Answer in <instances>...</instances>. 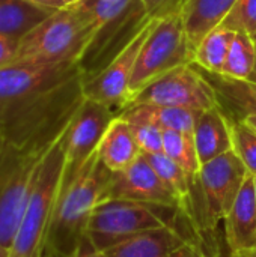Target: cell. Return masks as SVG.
Masks as SVG:
<instances>
[{
	"mask_svg": "<svg viewBox=\"0 0 256 257\" xmlns=\"http://www.w3.org/2000/svg\"><path fill=\"white\" fill-rule=\"evenodd\" d=\"M112 173L97 151L71 185L59 193L48 230L47 257H72L80 239L86 235L95 206L103 200Z\"/></svg>",
	"mask_w": 256,
	"mask_h": 257,
	"instance_id": "6da1fadb",
	"label": "cell"
},
{
	"mask_svg": "<svg viewBox=\"0 0 256 257\" xmlns=\"http://www.w3.org/2000/svg\"><path fill=\"white\" fill-rule=\"evenodd\" d=\"M95 33L91 14L78 3L59 9L18 42L15 62L78 63ZM14 62V63H15Z\"/></svg>",
	"mask_w": 256,
	"mask_h": 257,
	"instance_id": "7a4b0ae2",
	"label": "cell"
},
{
	"mask_svg": "<svg viewBox=\"0 0 256 257\" xmlns=\"http://www.w3.org/2000/svg\"><path fill=\"white\" fill-rule=\"evenodd\" d=\"M94 23L95 33L78 60L83 80L106 68L149 23L142 0H80Z\"/></svg>",
	"mask_w": 256,
	"mask_h": 257,
	"instance_id": "3957f363",
	"label": "cell"
},
{
	"mask_svg": "<svg viewBox=\"0 0 256 257\" xmlns=\"http://www.w3.org/2000/svg\"><path fill=\"white\" fill-rule=\"evenodd\" d=\"M66 133L68 130L39 163L32 196L9 247L8 257H47L50 223L65 170Z\"/></svg>",
	"mask_w": 256,
	"mask_h": 257,
	"instance_id": "277c9868",
	"label": "cell"
},
{
	"mask_svg": "<svg viewBox=\"0 0 256 257\" xmlns=\"http://www.w3.org/2000/svg\"><path fill=\"white\" fill-rule=\"evenodd\" d=\"M178 208L122 199L101 200L88 223L86 236L100 251L137 233L175 224Z\"/></svg>",
	"mask_w": 256,
	"mask_h": 257,
	"instance_id": "5b68a950",
	"label": "cell"
},
{
	"mask_svg": "<svg viewBox=\"0 0 256 257\" xmlns=\"http://www.w3.org/2000/svg\"><path fill=\"white\" fill-rule=\"evenodd\" d=\"M187 63H193V50L183 12L158 20L139 51L130 81V102L151 83Z\"/></svg>",
	"mask_w": 256,
	"mask_h": 257,
	"instance_id": "8992f818",
	"label": "cell"
},
{
	"mask_svg": "<svg viewBox=\"0 0 256 257\" xmlns=\"http://www.w3.org/2000/svg\"><path fill=\"white\" fill-rule=\"evenodd\" d=\"M42 158L0 139V244L8 248L32 196Z\"/></svg>",
	"mask_w": 256,
	"mask_h": 257,
	"instance_id": "52a82bcc",
	"label": "cell"
},
{
	"mask_svg": "<svg viewBox=\"0 0 256 257\" xmlns=\"http://www.w3.org/2000/svg\"><path fill=\"white\" fill-rule=\"evenodd\" d=\"M130 104H151L190 110L219 107V96L205 74L195 65H183L140 90Z\"/></svg>",
	"mask_w": 256,
	"mask_h": 257,
	"instance_id": "ba28073f",
	"label": "cell"
},
{
	"mask_svg": "<svg viewBox=\"0 0 256 257\" xmlns=\"http://www.w3.org/2000/svg\"><path fill=\"white\" fill-rule=\"evenodd\" d=\"M247 176L246 166L234 151L202 164L195 181L202 193L204 227H214L220 220H225Z\"/></svg>",
	"mask_w": 256,
	"mask_h": 257,
	"instance_id": "9c48e42d",
	"label": "cell"
},
{
	"mask_svg": "<svg viewBox=\"0 0 256 257\" xmlns=\"http://www.w3.org/2000/svg\"><path fill=\"white\" fill-rule=\"evenodd\" d=\"M115 116L116 113L110 107L89 98L83 99L66 133L65 170L59 193L71 185L88 160L98 151Z\"/></svg>",
	"mask_w": 256,
	"mask_h": 257,
	"instance_id": "30bf717a",
	"label": "cell"
},
{
	"mask_svg": "<svg viewBox=\"0 0 256 257\" xmlns=\"http://www.w3.org/2000/svg\"><path fill=\"white\" fill-rule=\"evenodd\" d=\"M157 21L158 20H149V23L106 68H103L94 77L83 80L84 98L110 107L116 114L130 104V81L133 77L134 65L145 39Z\"/></svg>",
	"mask_w": 256,
	"mask_h": 257,
	"instance_id": "8fae6325",
	"label": "cell"
},
{
	"mask_svg": "<svg viewBox=\"0 0 256 257\" xmlns=\"http://www.w3.org/2000/svg\"><path fill=\"white\" fill-rule=\"evenodd\" d=\"M78 72V63H11L0 69V110L23 98L54 89Z\"/></svg>",
	"mask_w": 256,
	"mask_h": 257,
	"instance_id": "7c38bea8",
	"label": "cell"
},
{
	"mask_svg": "<svg viewBox=\"0 0 256 257\" xmlns=\"http://www.w3.org/2000/svg\"><path fill=\"white\" fill-rule=\"evenodd\" d=\"M104 199L157 203L174 206L181 211L178 200L160 179L143 154H140V157L125 170L112 173L103 194V200Z\"/></svg>",
	"mask_w": 256,
	"mask_h": 257,
	"instance_id": "4fadbf2b",
	"label": "cell"
},
{
	"mask_svg": "<svg viewBox=\"0 0 256 257\" xmlns=\"http://www.w3.org/2000/svg\"><path fill=\"white\" fill-rule=\"evenodd\" d=\"M225 233L231 254L256 250L255 181L250 173L225 217Z\"/></svg>",
	"mask_w": 256,
	"mask_h": 257,
	"instance_id": "5bb4252c",
	"label": "cell"
},
{
	"mask_svg": "<svg viewBox=\"0 0 256 257\" xmlns=\"http://www.w3.org/2000/svg\"><path fill=\"white\" fill-rule=\"evenodd\" d=\"M187 239L170 224L130 236L103 253L107 257H169Z\"/></svg>",
	"mask_w": 256,
	"mask_h": 257,
	"instance_id": "9a60e30c",
	"label": "cell"
},
{
	"mask_svg": "<svg viewBox=\"0 0 256 257\" xmlns=\"http://www.w3.org/2000/svg\"><path fill=\"white\" fill-rule=\"evenodd\" d=\"M193 137L201 164L232 151L231 122L220 105L199 113Z\"/></svg>",
	"mask_w": 256,
	"mask_h": 257,
	"instance_id": "2e32d148",
	"label": "cell"
},
{
	"mask_svg": "<svg viewBox=\"0 0 256 257\" xmlns=\"http://www.w3.org/2000/svg\"><path fill=\"white\" fill-rule=\"evenodd\" d=\"M140 154L142 151L137 145L133 126L121 116H115L98 146V155L103 164L113 173L122 172L130 167Z\"/></svg>",
	"mask_w": 256,
	"mask_h": 257,
	"instance_id": "e0dca14e",
	"label": "cell"
},
{
	"mask_svg": "<svg viewBox=\"0 0 256 257\" xmlns=\"http://www.w3.org/2000/svg\"><path fill=\"white\" fill-rule=\"evenodd\" d=\"M201 111L178 107H163L151 104H128L116 116H121L128 123H152L163 131H180L193 134L198 116Z\"/></svg>",
	"mask_w": 256,
	"mask_h": 257,
	"instance_id": "ac0fdd59",
	"label": "cell"
},
{
	"mask_svg": "<svg viewBox=\"0 0 256 257\" xmlns=\"http://www.w3.org/2000/svg\"><path fill=\"white\" fill-rule=\"evenodd\" d=\"M202 72L214 86L220 107L228 117L243 120L246 116L256 114V83L250 80H235L207 71Z\"/></svg>",
	"mask_w": 256,
	"mask_h": 257,
	"instance_id": "d6986e66",
	"label": "cell"
},
{
	"mask_svg": "<svg viewBox=\"0 0 256 257\" xmlns=\"http://www.w3.org/2000/svg\"><path fill=\"white\" fill-rule=\"evenodd\" d=\"M234 2L235 0H187L183 9V18L193 54L201 39L222 23Z\"/></svg>",
	"mask_w": 256,
	"mask_h": 257,
	"instance_id": "ffe728a7",
	"label": "cell"
},
{
	"mask_svg": "<svg viewBox=\"0 0 256 257\" xmlns=\"http://www.w3.org/2000/svg\"><path fill=\"white\" fill-rule=\"evenodd\" d=\"M53 12L30 0H0V35L20 41Z\"/></svg>",
	"mask_w": 256,
	"mask_h": 257,
	"instance_id": "44dd1931",
	"label": "cell"
},
{
	"mask_svg": "<svg viewBox=\"0 0 256 257\" xmlns=\"http://www.w3.org/2000/svg\"><path fill=\"white\" fill-rule=\"evenodd\" d=\"M234 36V30L222 24L216 26L201 39V42L195 48L193 63L202 71L211 74H222Z\"/></svg>",
	"mask_w": 256,
	"mask_h": 257,
	"instance_id": "7402d4cb",
	"label": "cell"
},
{
	"mask_svg": "<svg viewBox=\"0 0 256 257\" xmlns=\"http://www.w3.org/2000/svg\"><path fill=\"white\" fill-rule=\"evenodd\" d=\"M146 160L151 163L160 179L169 188V191L175 196L180 203L181 211L190 212L192 205V182L193 179L180 167L174 160H170L164 152L160 154H143Z\"/></svg>",
	"mask_w": 256,
	"mask_h": 257,
	"instance_id": "603a6c76",
	"label": "cell"
},
{
	"mask_svg": "<svg viewBox=\"0 0 256 257\" xmlns=\"http://www.w3.org/2000/svg\"><path fill=\"white\" fill-rule=\"evenodd\" d=\"M256 60V42L252 35L235 32L234 41L228 51L222 75L235 80H249Z\"/></svg>",
	"mask_w": 256,
	"mask_h": 257,
	"instance_id": "cb8c5ba5",
	"label": "cell"
},
{
	"mask_svg": "<svg viewBox=\"0 0 256 257\" xmlns=\"http://www.w3.org/2000/svg\"><path fill=\"white\" fill-rule=\"evenodd\" d=\"M163 152L174 160L183 170L195 181L201 172V161L195 145L193 134L180 133V131H163Z\"/></svg>",
	"mask_w": 256,
	"mask_h": 257,
	"instance_id": "d4e9b609",
	"label": "cell"
},
{
	"mask_svg": "<svg viewBox=\"0 0 256 257\" xmlns=\"http://www.w3.org/2000/svg\"><path fill=\"white\" fill-rule=\"evenodd\" d=\"M232 151L246 166L247 172L256 176V131L243 120L231 119Z\"/></svg>",
	"mask_w": 256,
	"mask_h": 257,
	"instance_id": "484cf974",
	"label": "cell"
},
{
	"mask_svg": "<svg viewBox=\"0 0 256 257\" xmlns=\"http://www.w3.org/2000/svg\"><path fill=\"white\" fill-rule=\"evenodd\" d=\"M234 32L256 33V0H235L229 12L220 23Z\"/></svg>",
	"mask_w": 256,
	"mask_h": 257,
	"instance_id": "4316f807",
	"label": "cell"
},
{
	"mask_svg": "<svg viewBox=\"0 0 256 257\" xmlns=\"http://www.w3.org/2000/svg\"><path fill=\"white\" fill-rule=\"evenodd\" d=\"M131 126L142 154L163 152V130L160 126L152 123H136Z\"/></svg>",
	"mask_w": 256,
	"mask_h": 257,
	"instance_id": "83f0119b",
	"label": "cell"
},
{
	"mask_svg": "<svg viewBox=\"0 0 256 257\" xmlns=\"http://www.w3.org/2000/svg\"><path fill=\"white\" fill-rule=\"evenodd\" d=\"M146 15L151 20H161L175 14H181L187 0H142Z\"/></svg>",
	"mask_w": 256,
	"mask_h": 257,
	"instance_id": "f1b7e54d",
	"label": "cell"
},
{
	"mask_svg": "<svg viewBox=\"0 0 256 257\" xmlns=\"http://www.w3.org/2000/svg\"><path fill=\"white\" fill-rule=\"evenodd\" d=\"M18 42L20 41H17V39L0 35V69L5 66H9L11 63L15 62Z\"/></svg>",
	"mask_w": 256,
	"mask_h": 257,
	"instance_id": "f546056e",
	"label": "cell"
},
{
	"mask_svg": "<svg viewBox=\"0 0 256 257\" xmlns=\"http://www.w3.org/2000/svg\"><path fill=\"white\" fill-rule=\"evenodd\" d=\"M169 257H208L205 254V251L193 241V239H187L180 248H177Z\"/></svg>",
	"mask_w": 256,
	"mask_h": 257,
	"instance_id": "4dcf8cb0",
	"label": "cell"
},
{
	"mask_svg": "<svg viewBox=\"0 0 256 257\" xmlns=\"http://www.w3.org/2000/svg\"><path fill=\"white\" fill-rule=\"evenodd\" d=\"M72 257H107V256H106L103 251L97 250V248L94 247V244L91 242V239L84 235V236L80 239V242H78V245H77V250L74 251Z\"/></svg>",
	"mask_w": 256,
	"mask_h": 257,
	"instance_id": "1f68e13d",
	"label": "cell"
},
{
	"mask_svg": "<svg viewBox=\"0 0 256 257\" xmlns=\"http://www.w3.org/2000/svg\"><path fill=\"white\" fill-rule=\"evenodd\" d=\"M35 5H39L42 8L51 9V11H59V9H65L69 8L71 5L80 2V0H30Z\"/></svg>",
	"mask_w": 256,
	"mask_h": 257,
	"instance_id": "d6a6232c",
	"label": "cell"
},
{
	"mask_svg": "<svg viewBox=\"0 0 256 257\" xmlns=\"http://www.w3.org/2000/svg\"><path fill=\"white\" fill-rule=\"evenodd\" d=\"M243 122L246 123V125H249L252 130H255L256 131V114H250V116H246L244 119H243Z\"/></svg>",
	"mask_w": 256,
	"mask_h": 257,
	"instance_id": "836d02e7",
	"label": "cell"
},
{
	"mask_svg": "<svg viewBox=\"0 0 256 257\" xmlns=\"http://www.w3.org/2000/svg\"><path fill=\"white\" fill-rule=\"evenodd\" d=\"M231 257H256L255 251H244V253H234Z\"/></svg>",
	"mask_w": 256,
	"mask_h": 257,
	"instance_id": "e575fe53",
	"label": "cell"
},
{
	"mask_svg": "<svg viewBox=\"0 0 256 257\" xmlns=\"http://www.w3.org/2000/svg\"><path fill=\"white\" fill-rule=\"evenodd\" d=\"M8 256H9V248L0 244V257H8Z\"/></svg>",
	"mask_w": 256,
	"mask_h": 257,
	"instance_id": "d590c367",
	"label": "cell"
},
{
	"mask_svg": "<svg viewBox=\"0 0 256 257\" xmlns=\"http://www.w3.org/2000/svg\"><path fill=\"white\" fill-rule=\"evenodd\" d=\"M250 81H253L256 83V60H255V66H253V71H252V75H250V78H249Z\"/></svg>",
	"mask_w": 256,
	"mask_h": 257,
	"instance_id": "8d00e7d4",
	"label": "cell"
},
{
	"mask_svg": "<svg viewBox=\"0 0 256 257\" xmlns=\"http://www.w3.org/2000/svg\"><path fill=\"white\" fill-rule=\"evenodd\" d=\"M253 181H255V197H256V176H253Z\"/></svg>",
	"mask_w": 256,
	"mask_h": 257,
	"instance_id": "74e56055",
	"label": "cell"
},
{
	"mask_svg": "<svg viewBox=\"0 0 256 257\" xmlns=\"http://www.w3.org/2000/svg\"><path fill=\"white\" fill-rule=\"evenodd\" d=\"M253 39H255V42H256V33H255V35H253Z\"/></svg>",
	"mask_w": 256,
	"mask_h": 257,
	"instance_id": "f35d334b",
	"label": "cell"
},
{
	"mask_svg": "<svg viewBox=\"0 0 256 257\" xmlns=\"http://www.w3.org/2000/svg\"><path fill=\"white\" fill-rule=\"evenodd\" d=\"M255 253H256V250H255Z\"/></svg>",
	"mask_w": 256,
	"mask_h": 257,
	"instance_id": "ab89813d",
	"label": "cell"
}]
</instances>
